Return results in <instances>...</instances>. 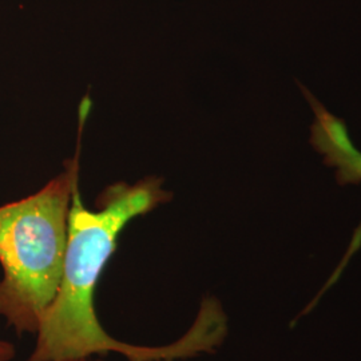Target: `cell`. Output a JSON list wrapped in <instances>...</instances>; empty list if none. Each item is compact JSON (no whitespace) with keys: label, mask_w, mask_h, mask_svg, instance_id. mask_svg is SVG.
Wrapping results in <instances>:
<instances>
[{"label":"cell","mask_w":361,"mask_h":361,"mask_svg":"<svg viewBox=\"0 0 361 361\" xmlns=\"http://www.w3.org/2000/svg\"><path fill=\"white\" fill-rule=\"evenodd\" d=\"M161 180L146 178L135 185L119 182L107 188L97 210L85 207L78 182L68 213V235L62 281L39 325L37 343L26 361H63L119 353L128 360L183 359L219 347L226 320L219 302L205 300L193 326L180 340L164 347L122 343L99 323L94 293L107 261L114 255L119 233L138 216L166 202Z\"/></svg>","instance_id":"1"},{"label":"cell","mask_w":361,"mask_h":361,"mask_svg":"<svg viewBox=\"0 0 361 361\" xmlns=\"http://www.w3.org/2000/svg\"><path fill=\"white\" fill-rule=\"evenodd\" d=\"M78 159L43 189L0 207V317L35 335L62 281Z\"/></svg>","instance_id":"2"},{"label":"cell","mask_w":361,"mask_h":361,"mask_svg":"<svg viewBox=\"0 0 361 361\" xmlns=\"http://www.w3.org/2000/svg\"><path fill=\"white\" fill-rule=\"evenodd\" d=\"M301 89L314 113V122L310 126V145L317 153L323 155L324 164L326 166L336 169V178L341 186L361 185V152L352 142L345 122L329 113L305 87L301 86ZM360 246L361 222L345 256L322 292H325L329 286L335 284L349 259L360 249Z\"/></svg>","instance_id":"3"},{"label":"cell","mask_w":361,"mask_h":361,"mask_svg":"<svg viewBox=\"0 0 361 361\" xmlns=\"http://www.w3.org/2000/svg\"><path fill=\"white\" fill-rule=\"evenodd\" d=\"M16 356V348L13 343L0 338V361H13Z\"/></svg>","instance_id":"4"},{"label":"cell","mask_w":361,"mask_h":361,"mask_svg":"<svg viewBox=\"0 0 361 361\" xmlns=\"http://www.w3.org/2000/svg\"><path fill=\"white\" fill-rule=\"evenodd\" d=\"M178 359H171V357H159V359H143V360L133 361H177Z\"/></svg>","instance_id":"5"},{"label":"cell","mask_w":361,"mask_h":361,"mask_svg":"<svg viewBox=\"0 0 361 361\" xmlns=\"http://www.w3.org/2000/svg\"><path fill=\"white\" fill-rule=\"evenodd\" d=\"M63 361H102V360H92L90 357H83V359H73V360H63Z\"/></svg>","instance_id":"6"}]
</instances>
